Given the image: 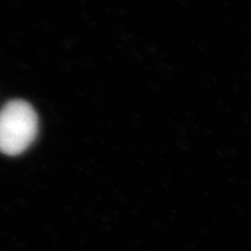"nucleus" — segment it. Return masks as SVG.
Masks as SVG:
<instances>
[{"label": "nucleus", "mask_w": 251, "mask_h": 251, "mask_svg": "<svg viewBox=\"0 0 251 251\" xmlns=\"http://www.w3.org/2000/svg\"><path fill=\"white\" fill-rule=\"evenodd\" d=\"M37 133V116L24 100H12L0 110V151L18 155L32 144Z\"/></svg>", "instance_id": "obj_1"}]
</instances>
